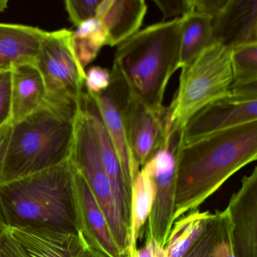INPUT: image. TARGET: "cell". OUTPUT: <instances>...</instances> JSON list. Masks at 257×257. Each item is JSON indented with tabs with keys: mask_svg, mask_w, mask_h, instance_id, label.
<instances>
[{
	"mask_svg": "<svg viewBox=\"0 0 257 257\" xmlns=\"http://www.w3.org/2000/svg\"><path fill=\"white\" fill-rule=\"evenodd\" d=\"M71 159L0 185V216L6 228H46L79 234Z\"/></svg>",
	"mask_w": 257,
	"mask_h": 257,
	"instance_id": "obj_2",
	"label": "cell"
},
{
	"mask_svg": "<svg viewBox=\"0 0 257 257\" xmlns=\"http://www.w3.org/2000/svg\"><path fill=\"white\" fill-rule=\"evenodd\" d=\"M129 257H167L165 247L153 238H146L145 244L141 249H135Z\"/></svg>",
	"mask_w": 257,
	"mask_h": 257,
	"instance_id": "obj_31",
	"label": "cell"
},
{
	"mask_svg": "<svg viewBox=\"0 0 257 257\" xmlns=\"http://www.w3.org/2000/svg\"><path fill=\"white\" fill-rule=\"evenodd\" d=\"M12 68L0 69V127L11 122Z\"/></svg>",
	"mask_w": 257,
	"mask_h": 257,
	"instance_id": "obj_27",
	"label": "cell"
},
{
	"mask_svg": "<svg viewBox=\"0 0 257 257\" xmlns=\"http://www.w3.org/2000/svg\"><path fill=\"white\" fill-rule=\"evenodd\" d=\"M257 159V121L213 134L176 152L174 222L198 207Z\"/></svg>",
	"mask_w": 257,
	"mask_h": 257,
	"instance_id": "obj_1",
	"label": "cell"
},
{
	"mask_svg": "<svg viewBox=\"0 0 257 257\" xmlns=\"http://www.w3.org/2000/svg\"><path fill=\"white\" fill-rule=\"evenodd\" d=\"M254 121H257V99L229 94L207 105L189 120L180 134L179 147Z\"/></svg>",
	"mask_w": 257,
	"mask_h": 257,
	"instance_id": "obj_10",
	"label": "cell"
},
{
	"mask_svg": "<svg viewBox=\"0 0 257 257\" xmlns=\"http://www.w3.org/2000/svg\"><path fill=\"white\" fill-rule=\"evenodd\" d=\"M76 171L85 179L110 228L121 254L128 257L130 230L117 210L110 182L100 159L95 137L79 102L75 121L74 138L70 156Z\"/></svg>",
	"mask_w": 257,
	"mask_h": 257,
	"instance_id": "obj_6",
	"label": "cell"
},
{
	"mask_svg": "<svg viewBox=\"0 0 257 257\" xmlns=\"http://www.w3.org/2000/svg\"><path fill=\"white\" fill-rule=\"evenodd\" d=\"M207 257H235L231 240V221L228 208L222 210L220 231Z\"/></svg>",
	"mask_w": 257,
	"mask_h": 257,
	"instance_id": "obj_26",
	"label": "cell"
},
{
	"mask_svg": "<svg viewBox=\"0 0 257 257\" xmlns=\"http://www.w3.org/2000/svg\"><path fill=\"white\" fill-rule=\"evenodd\" d=\"M213 213L196 210L174 222L165 244L167 257H183L201 235Z\"/></svg>",
	"mask_w": 257,
	"mask_h": 257,
	"instance_id": "obj_22",
	"label": "cell"
},
{
	"mask_svg": "<svg viewBox=\"0 0 257 257\" xmlns=\"http://www.w3.org/2000/svg\"><path fill=\"white\" fill-rule=\"evenodd\" d=\"M101 0H67L64 2L69 20L76 28L94 19Z\"/></svg>",
	"mask_w": 257,
	"mask_h": 257,
	"instance_id": "obj_25",
	"label": "cell"
},
{
	"mask_svg": "<svg viewBox=\"0 0 257 257\" xmlns=\"http://www.w3.org/2000/svg\"><path fill=\"white\" fill-rule=\"evenodd\" d=\"M78 106L46 99L36 112L13 124L2 184L70 159Z\"/></svg>",
	"mask_w": 257,
	"mask_h": 257,
	"instance_id": "obj_4",
	"label": "cell"
},
{
	"mask_svg": "<svg viewBox=\"0 0 257 257\" xmlns=\"http://www.w3.org/2000/svg\"><path fill=\"white\" fill-rule=\"evenodd\" d=\"M165 112L166 107L162 112L153 110L130 91L124 107L126 132L131 150L140 168L172 141L167 139L165 133Z\"/></svg>",
	"mask_w": 257,
	"mask_h": 257,
	"instance_id": "obj_11",
	"label": "cell"
},
{
	"mask_svg": "<svg viewBox=\"0 0 257 257\" xmlns=\"http://www.w3.org/2000/svg\"><path fill=\"white\" fill-rule=\"evenodd\" d=\"M13 124L11 122L0 127V185L2 184L4 166L11 138Z\"/></svg>",
	"mask_w": 257,
	"mask_h": 257,
	"instance_id": "obj_32",
	"label": "cell"
},
{
	"mask_svg": "<svg viewBox=\"0 0 257 257\" xmlns=\"http://www.w3.org/2000/svg\"><path fill=\"white\" fill-rule=\"evenodd\" d=\"M88 94L98 108L119 158L126 185L132 192V183L141 168L132 154L126 132L124 107L130 94L128 86L119 72L112 67L109 88L101 94Z\"/></svg>",
	"mask_w": 257,
	"mask_h": 257,
	"instance_id": "obj_9",
	"label": "cell"
},
{
	"mask_svg": "<svg viewBox=\"0 0 257 257\" xmlns=\"http://www.w3.org/2000/svg\"><path fill=\"white\" fill-rule=\"evenodd\" d=\"M153 3L162 11L163 22L192 13V0H154Z\"/></svg>",
	"mask_w": 257,
	"mask_h": 257,
	"instance_id": "obj_29",
	"label": "cell"
},
{
	"mask_svg": "<svg viewBox=\"0 0 257 257\" xmlns=\"http://www.w3.org/2000/svg\"><path fill=\"white\" fill-rule=\"evenodd\" d=\"M257 43V0H226L212 18V43L233 49Z\"/></svg>",
	"mask_w": 257,
	"mask_h": 257,
	"instance_id": "obj_15",
	"label": "cell"
},
{
	"mask_svg": "<svg viewBox=\"0 0 257 257\" xmlns=\"http://www.w3.org/2000/svg\"><path fill=\"white\" fill-rule=\"evenodd\" d=\"M178 147L179 138L175 137L141 168L152 177L156 184V195L148 218L146 238L154 239L163 247L174 222L176 152Z\"/></svg>",
	"mask_w": 257,
	"mask_h": 257,
	"instance_id": "obj_8",
	"label": "cell"
},
{
	"mask_svg": "<svg viewBox=\"0 0 257 257\" xmlns=\"http://www.w3.org/2000/svg\"><path fill=\"white\" fill-rule=\"evenodd\" d=\"M233 82L231 87L257 85V43L231 49Z\"/></svg>",
	"mask_w": 257,
	"mask_h": 257,
	"instance_id": "obj_24",
	"label": "cell"
},
{
	"mask_svg": "<svg viewBox=\"0 0 257 257\" xmlns=\"http://www.w3.org/2000/svg\"><path fill=\"white\" fill-rule=\"evenodd\" d=\"M111 83V72L100 66H93L85 71V87L90 94L106 91Z\"/></svg>",
	"mask_w": 257,
	"mask_h": 257,
	"instance_id": "obj_28",
	"label": "cell"
},
{
	"mask_svg": "<svg viewBox=\"0 0 257 257\" xmlns=\"http://www.w3.org/2000/svg\"><path fill=\"white\" fill-rule=\"evenodd\" d=\"M46 90L41 73L35 64L12 67V118L13 124L20 122L43 106Z\"/></svg>",
	"mask_w": 257,
	"mask_h": 257,
	"instance_id": "obj_18",
	"label": "cell"
},
{
	"mask_svg": "<svg viewBox=\"0 0 257 257\" xmlns=\"http://www.w3.org/2000/svg\"><path fill=\"white\" fill-rule=\"evenodd\" d=\"M80 103L95 137L102 164L110 182L117 210L123 222L130 230L132 192L126 185L119 158L92 97L85 92Z\"/></svg>",
	"mask_w": 257,
	"mask_h": 257,
	"instance_id": "obj_12",
	"label": "cell"
},
{
	"mask_svg": "<svg viewBox=\"0 0 257 257\" xmlns=\"http://www.w3.org/2000/svg\"><path fill=\"white\" fill-rule=\"evenodd\" d=\"M183 17L147 27L117 46L113 66L131 92L157 112L165 109V91L180 69Z\"/></svg>",
	"mask_w": 257,
	"mask_h": 257,
	"instance_id": "obj_3",
	"label": "cell"
},
{
	"mask_svg": "<svg viewBox=\"0 0 257 257\" xmlns=\"http://www.w3.org/2000/svg\"><path fill=\"white\" fill-rule=\"evenodd\" d=\"M4 228H6L5 225H4V222H3L2 218H1V216H0V231L4 230Z\"/></svg>",
	"mask_w": 257,
	"mask_h": 257,
	"instance_id": "obj_35",
	"label": "cell"
},
{
	"mask_svg": "<svg viewBox=\"0 0 257 257\" xmlns=\"http://www.w3.org/2000/svg\"><path fill=\"white\" fill-rule=\"evenodd\" d=\"M8 0H0V13H4L8 8Z\"/></svg>",
	"mask_w": 257,
	"mask_h": 257,
	"instance_id": "obj_34",
	"label": "cell"
},
{
	"mask_svg": "<svg viewBox=\"0 0 257 257\" xmlns=\"http://www.w3.org/2000/svg\"><path fill=\"white\" fill-rule=\"evenodd\" d=\"M26 257H81L88 245L82 234L46 228H8Z\"/></svg>",
	"mask_w": 257,
	"mask_h": 257,
	"instance_id": "obj_16",
	"label": "cell"
},
{
	"mask_svg": "<svg viewBox=\"0 0 257 257\" xmlns=\"http://www.w3.org/2000/svg\"><path fill=\"white\" fill-rule=\"evenodd\" d=\"M74 191L78 228L87 244L108 257H124L114 240L104 213L76 168Z\"/></svg>",
	"mask_w": 257,
	"mask_h": 257,
	"instance_id": "obj_14",
	"label": "cell"
},
{
	"mask_svg": "<svg viewBox=\"0 0 257 257\" xmlns=\"http://www.w3.org/2000/svg\"><path fill=\"white\" fill-rule=\"evenodd\" d=\"M231 54L226 46L212 43L181 68L178 89L167 106L174 133H181L203 108L229 95L233 82Z\"/></svg>",
	"mask_w": 257,
	"mask_h": 257,
	"instance_id": "obj_5",
	"label": "cell"
},
{
	"mask_svg": "<svg viewBox=\"0 0 257 257\" xmlns=\"http://www.w3.org/2000/svg\"><path fill=\"white\" fill-rule=\"evenodd\" d=\"M75 54L84 69L95 60L100 50L108 46V37L98 19L85 21L72 34Z\"/></svg>",
	"mask_w": 257,
	"mask_h": 257,
	"instance_id": "obj_23",
	"label": "cell"
},
{
	"mask_svg": "<svg viewBox=\"0 0 257 257\" xmlns=\"http://www.w3.org/2000/svg\"><path fill=\"white\" fill-rule=\"evenodd\" d=\"M180 37V69L192 62L212 44V18L200 13L183 16Z\"/></svg>",
	"mask_w": 257,
	"mask_h": 257,
	"instance_id": "obj_21",
	"label": "cell"
},
{
	"mask_svg": "<svg viewBox=\"0 0 257 257\" xmlns=\"http://www.w3.org/2000/svg\"><path fill=\"white\" fill-rule=\"evenodd\" d=\"M155 195L156 184L154 181L144 170H140L132 183L128 257L137 249L141 229L151 213Z\"/></svg>",
	"mask_w": 257,
	"mask_h": 257,
	"instance_id": "obj_20",
	"label": "cell"
},
{
	"mask_svg": "<svg viewBox=\"0 0 257 257\" xmlns=\"http://www.w3.org/2000/svg\"><path fill=\"white\" fill-rule=\"evenodd\" d=\"M0 257H26L7 228L0 231Z\"/></svg>",
	"mask_w": 257,
	"mask_h": 257,
	"instance_id": "obj_30",
	"label": "cell"
},
{
	"mask_svg": "<svg viewBox=\"0 0 257 257\" xmlns=\"http://www.w3.org/2000/svg\"><path fill=\"white\" fill-rule=\"evenodd\" d=\"M81 257H108L107 255H105L103 252L94 249V248L90 247L88 246V249H86L83 255Z\"/></svg>",
	"mask_w": 257,
	"mask_h": 257,
	"instance_id": "obj_33",
	"label": "cell"
},
{
	"mask_svg": "<svg viewBox=\"0 0 257 257\" xmlns=\"http://www.w3.org/2000/svg\"><path fill=\"white\" fill-rule=\"evenodd\" d=\"M147 13L144 0H101L98 19L108 37V46H118L138 32Z\"/></svg>",
	"mask_w": 257,
	"mask_h": 257,
	"instance_id": "obj_17",
	"label": "cell"
},
{
	"mask_svg": "<svg viewBox=\"0 0 257 257\" xmlns=\"http://www.w3.org/2000/svg\"><path fill=\"white\" fill-rule=\"evenodd\" d=\"M235 257H257V168L241 180L228 203Z\"/></svg>",
	"mask_w": 257,
	"mask_h": 257,
	"instance_id": "obj_13",
	"label": "cell"
},
{
	"mask_svg": "<svg viewBox=\"0 0 257 257\" xmlns=\"http://www.w3.org/2000/svg\"><path fill=\"white\" fill-rule=\"evenodd\" d=\"M73 31L46 32L35 61L46 90V99L54 103L78 106L83 95L85 70L72 44Z\"/></svg>",
	"mask_w": 257,
	"mask_h": 257,
	"instance_id": "obj_7",
	"label": "cell"
},
{
	"mask_svg": "<svg viewBox=\"0 0 257 257\" xmlns=\"http://www.w3.org/2000/svg\"><path fill=\"white\" fill-rule=\"evenodd\" d=\"M46 32L28 25L0 23V69L35 64Z\"/></svg>",
	"mask_w": 257,
	"mask_h": 257,
	"instance_id": "obj_19",
	"label": "cell"
}]
</instances>
